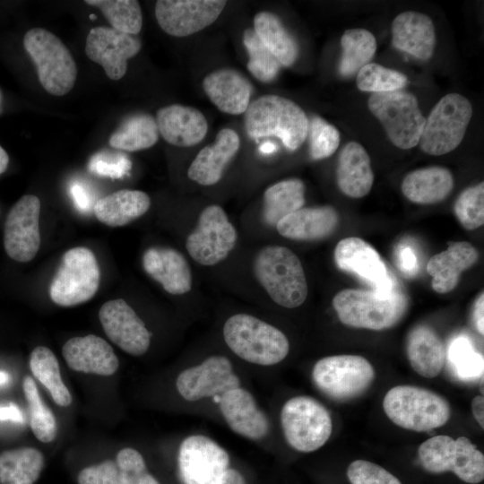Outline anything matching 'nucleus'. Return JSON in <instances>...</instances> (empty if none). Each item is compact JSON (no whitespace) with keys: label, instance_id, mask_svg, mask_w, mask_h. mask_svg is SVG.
<instances>
[{"label":"nucleus","instance_id":"nucleus-1","mask_svg":"<svg viewBox=\"0 0 484 484\" xmlns=\"http://www.w3.org/2000/svg\"><path fill=\"white\" fill-rule=\"evenodd\" d=\"M244 125L247 135L255 141L277 137L289 151L300 147L308 132L304 110L279 95H264L251 102L245 112Z\"/></svg>","mask_w":484,"mask_h":484},{"label":"nucleus","instance_id":"nucleus-2","mask_svg":"<svg viewBox=\"0 0 484 484\" xmlns=\"http://www.w3.org/2000/svg\"><path fill=\"white\" fill-rule=\"evenodd\" d=\"M333 307L345 325L382 331L401 321L407 311L408 299L396 288L386 293L346 289L334 296Z\"/></svg>","mask_w":484,"mask_h":484},{"label":"nucleus","instance_id":"nucleus-3","mask_svg":"<svg viewBox=\"0 0 484 484\" xmlns=\"http://www.w3.org/2000/svg\"><path fill=\"white\" fill-rule=\"evenodd\" d=\"M254 273L270 298L279 306L295 308L308 293L302 264L286 246H266L255 257Z\"/></svg>","mask_w":484,"mask_h":484},{"label":"nucleus","instance_id":"nucleus-4","mask_svg":"<svg viewBox=\"0 0 484 484\" xmlns=\"http://www.w3.org/2000/svg\"><path fill=\"white\" fill-rule=\"evenodd\" d=\"M229 348L242 359L272 366L282 361L290 350L287 336L275 326L247 314H236L224 324Z\"/></svg>","mask_w":484,"mask_h":484},{"label":"nucleus","instance_id":"nucleus-5","mask_svg":"<svg viewBox=\"0 0 484 484\" xmlns=\"http://www.w3.org/2000/svg\"><path fill=\"white\" fill-rule=\"evenodd\" d=\"M383 409L393 423L416 432L442 427L451 417V405L445 397L415 385L391 388L384 397Z\"/></svg>","mask_w":484,"mask_h":484},{"label":"nucleus","instance_id":"nucleus-6","mask_svg":"<svg viewBox=\"0 0 484 484\" xmlns=\"http://www.w3.org/2000/svg\"><path fill=\"white\" fill-rule=\"evenodd\" d=\"M23 45L36 65L40 84L49 94L63 96L73 89L76 64L58 37L48 30L34 28L25 33Z\"/></svg>","mask_w":484,"mask_h":484},{"label":"nucleus","instance_id":"nucleus-7","mask_svg":"<svg viewBox=\"0 0 484 484\" xmlns=\"http://www.w3.org/2000/svg\"><path fill=\"white\" fill-rule=\"evenodd\" d=\"M422 467L431 473L454 472L462 481L477 484L484 479V455L466 436L454 439L438 435L418 449Z\"/></svg>","mask_w":484,"mask_h":484},{"label":"nucleus","instance_id":"nucleus-8","mask_svg":"<svg viewBox=\"0 0 484 484\" xmlns=\"http://www.w3.org/2000/svg\"><path fill=\"white\" fill-rule=\"evenodd\" d=\"M367 106L393 145L409 150L419 144L426 118L412 93L403 90L374 93Z\"/></svg>","mask_w":484,"mask_h":484},{"label":"nucleus","instance_id":"nucleus-9","mask_svg":"<svg viewBox=\"0 0 484 484\" xmlns=\"http://www.w3.org/2000/svg\"><path fill=\"white\" fill-rule=\"evenodd\" d=\"M472 113V105L463 95L444 96L426 118L419 142L420 149L435 156L454 151L462 143Z\"/></svg>","mask_w":484,"mask_h":484},{"label":"nucleus","instance_id":"nucleus-10","mask_svg":"<svg viewBox=\"0 0 484 484\" xmlns=\"http://www.w3.org/2000/svg\"><path fill=\"white\" fill-rule=\"evenodd\" d=\"M281 422L288 444L302 453L322 447L333 430L328 410L317 400L306 395L295 396L284 403Z\"/></svg>","mask_w":484,"mask_h":484},{"label":"nucleus","instance_id":"nucleus-11","mask_svg":"<svg viewBox=\"0 0 484 484\" xmlns=\"http://www.w3.org/2000/svg\"><path fill=\"white\" fill-rule=\"evenodd\" d=\"M372 364L359 355H334L319 359L312 377L315 386L335 401L358 398L367 392L375 380Z\"/></svg>","mask_w":484,"mask_h":484},{"label":"nucleus","instance_id":"nucleus-12","mask_svg":"<svg viewBox=\"0 0 484 484\" xmlns=\"http://www.w3.org/2000/svg\"><path fill=\"white\" fill-rule=\"evenodd\" d=\"M99 283V268L93 252L83 246L73 247L63 255L49 287V296L58 306H76L90 300Z\"/></svg>","mask_w":484,"mask_h":484},{"label":"nucleus","instance_id":"nucleus-13","mask_svg":"<svg viewBox=\"0 0 484 484\" xmlns=\"http://www.w3.org/2000/svg\"><path fill=\"white\" fill-rule=\"evenodd\" d=\"M237 239V230L225 211L212 204L202 211L196 227L186 238V248L196 263L212 266L228 257Z\"/></svg>","mask_w":484,"mask_h":484},{"label":"nucleus","instance_id":"nucleus-14","mask_svg":"<svg viewBox=\"0 0 484 484\" xmlns=\"http://www.w3.org/2000/svg\"><path fill=\"white\" fill-rule=\"evenodd\" d=\"M177 462L184 484H220L229 456L211 438L193 435L181 443Z\"/></svg>","mask_w":484,"mask_h":484},{"label":"nucleus","instance_id":"nucleus-15","mask_svg":"<svg viewBox=\"0 0 484 484\" xmlns=\"http://www.w3.org/2000/svg\"><path fill=\"white\" fill-rule=\"evenodd\" d=\"M40 201L23 195L11 208L4 226V246L10 258L20 263L32 260L40 246Z\"/></svg>","mask_w":484,"mask_h":484},{"label":"nucleus","instance_id":"nucleus-16","mask_svg":"<svg viewBox=\"0 0 484 484\" xmlns=\"http://www.w3.org/2000/svg\"><path fill=\"white\" fill-rule=\"evenodd\" d=\"M226 4L221 0H159L155 16L166 33L187 37L214 22Z\"/></svg>","mask_w":484,"mask_h":484},{"label":"nucleus","instance_id":"nucleus-17","mask_svg":"<svg viewBox=\"0 0 484 484\" xmlns=\"http://www.w3.org/2000/svg\"><path fill=\"white\" fill-rule=\"evenodd\" d=\"M239 385L230 360L220 355L209 357L201 364L185 369L176 381L179 394L191 402L220 396Z\"/></svg>","mask_w":484,"mask_h":484},{"label":"nucleus","instance_id":"nucleus-18","mask_svg":"<svg viewBox=\"0 0 484 484\" xmlns=\"http://www.w3.org/2000/svg\"><path fill=\"white\" fill-rule=\"evenodd\" d=\"M141 41L131 35L109 27H94L86 38L85 53L94 63L101 65L111 79H121L127 70V60L137 55Z\"/></svg>","mask_w":484,"mask_h":484},{"label":"nucleus","instance_id":"nucleus-19","mask_svg":"<svg viewBox=\"0 0 484 484\" xmlns=\"http://www.w3.org/2000/svg\"><path fill=\"white\" fill-rule=\"evenodd\" d=\"M334 260L339 269L356 274L374 290L386 293L396 288L379 254L359 238L340 240L334 250Z\"/></svg>","mask_w":484,"mask_h":484},{"label":"nucleus","instance_id":"nucleus-20","mask_svg":"<svg viewBox=\"0 0 484 484\" xmlns=\"http://www.w3.org/2000/svg\"><path fill=\"white\" fill-rule=\"evenodd\" d=\"M99 318L108 339L134 356L144 354L151 343V333L134 310L122 298L106 302Z\"/></svg>","mask_w":484,"mask_h":484},{"label":"nucleus","instance_id":"nucleus-21","mask_svg":"<svg viewBox=\"0 0 484 484\" xmlns=\"http://www.w3.org/2000/svg\"><path fill=\"white\" fill-rule=\"evenodd\" d=\"M62 353L67 366L76 372L111 376L119 366L112 347L94 334L69 339L64 344Z\"/></svg>","mask_w":484,"mask_h":484},{"label":"nucleus","instance_id":"nucleus-22","mask_svg":"<svg viewBox=\"0 0 484 484\" xmlns=\"http://www.w3.org/2000/svg\"><path fill=\"white\" fill-rule=\"evenodd\" d=\"M220 409L229 427L251 440H260L269 432L266 415L258 408L254 396L241 387L220 396Z\"/></svg>","mask_w":484,"mask_h":484},{"label":"nucleus","instance_id":"nucleus-23","mask_svg":"<svg viewBox=\"0 0 484 484\" xmlns=\"http://www.w3.org/2000/svg\"><path fill=\"white\" fill-rule=\"evenodd\" d=\"M155 120L163 139L178 147L196 145L208 131L203 114L188 106L173 104L163 107L157 111Z\"/></svg>","mask_w":484,"mask_h":484},{"label":"nucleus","instance_id":"nucleus-24","mask_svg":"<svg viewBox=\"0 0 484 484\" xmlns=\"http://www.w3.org/2000/svg\"><path fill=\"white\" fill-rule=\"evenodd\" d=\"M436 42L435 25L427 14L406 11L393 19L392 43L395 48L426 61L432 56Z\"/></svg>","mask_w":484,"mask_h":484},{"label":"nucleus","instance_id":"nucleus-25","mask_svg":"<svg viewBox=\"0 0 484 484\" xmlns=\"http://www.w3.org/2000/svg\"><path fill=\"white\" fill-rule=\"evenodd\" d=\"M240 146L238 134L230 128L221 129L214 143L203 147L191 162L188 177L202 186L218 183Z\"/></svg>","mask_w":484,"mask_h":484},{"label":"nucleus","instance_id":"nucleus-26","mask_svg":"<svg viewBox=\"0 0 484 484\" xmlns=\"http://www.w3.org/2000/svg\"><path fill=\"white\" fill-rule=\"evenodd\" d=\"M145 272L172 295H183L192 288V272L184 255L169 247H151L143 255Z\"/></svg>","mask_w":484,"mask_h":484},{"label":"nucleus","instance_id":"nucleus-27","mask_svg":"<svg viewBox=\"0 0 484 484\" xmlns=\"http://www.w3.org/2000/svg\"><path fill=\"white\" fill-rule=\"evenodd\" d=\"M203 88L210 100L230 115L245 113L250 104L253 86L239 72L223 68L207 74Z\"/></svg>","mask_w":484,"mask_h":484},{"label":"nucleus","instance_id":"nucleus-28","mask_svg":"<svg viewBox=\"0 0 484 484\" xmlns=\"http://www.w3.org/2000/svg\"><path fill=\"white\" fill-rule=\"evenodd\" d=\"M336 182L339 189L351 198H361L370 192L374 173L370 157L360 143L349 142L340 151Z\"/></svg>","mask_w":484,"mask_h":484},{"label":"nucleus","instance_id":"nucleus-29","mask_svg":"<svg viewBox=\"0 0 484 484\" xmlns=\"http://www.w3.org/2000/svg\"><path fill=\"white\" fill-rule=\"evenodd\" d=\"M339 216L331 206L307 207L288 214L276 224L279 234L293 240H316L330 236Z\"/></svg>","mask_w":484,"mask_h":484},{"label":"nucleus","instance_id":"nucleus-30","mask_svg":"<svg viewBox=\"0 0 484 484\" xmlns=\"http://www.w3.org/2000/svg\"><path fill=\"white\" fill-rule=\"evenodd\" d=\"M477 249L469 242L453 243L446 250L433 255L427 271L433 277V290L440 294L452 291L458 284L461 273L475 264Z\"/></svg>","mask_w":484,"mask_h":484},{"label":"nucleus","instance_id":"nucleus-31","mask_svg":"<svg viewBox=\"0 0 484 484\" xmlns=\"http://www.w3.org/2000/svg\"><path fill=\"white\" fill-rule=\"evenodd\" d=\"M408 360L412 369L426 378H434L443 370L445 349L438 334L427 325L414 327L406 343Z\"/></svg>","mask_w":484,"mask_h":484},{"label":"nucleus","instance_id":"nucleus-32","mask_svg":"<svg viewBox=\"0 0 484 484\" xmlns=\"http://www.w3.org/2000/svg\"><path fill=\"white\" fill-rule=\"evenodd\" d=\"M454 187L449 169L433 166L410 172L402 180V192L410 201L430 204L443 201Z\"/></svg>","mask_w":484,"mask_h":484},{"label":"nucleus","instance_id":"nucleus-33","mask_svg":"<svg viewBox=\"0 0 484 484\" xmlns=\"http://www.w3.org/2000/svg\"><path fill=\"white\" fill-rule=\"evenodd\" d=\"M150 206L151 199L146 193L123 189L99 199L93 205V212L103 224L121 227L143 216Z\"/></svg>","mask_w":484,"mask_h":484},{"label":"nucleus","instance_id":"nucleus-34","mask_svg":"<svg viewBox=\"0 0 484 484\" xmlns=\"http://www.w3.org/2000/svg\"><path fill=\"white\" fill-rule=\"evenodd\" d=\"M253 30L281 66L289 67L295 63L298 56V43L277 15L266 11L256 13Z\"/></svg>","mask_w":484,"mask_h":484},{"label":"nucleus","instance_id":"nucleus-35","mask_svg":"<svg viewBox=\"0 0 484 484\" xmlns=\"http://www.w3.org/2000/svg\"><path fill=\"white\" fill-rule=\"evenodd\" d=\"M43 454L34 447H20L0 454V484H34L44 468Z\"/></svg>","mask_w":484,"mask_h":484},{"label":"nucleus","instance_id":"nucleus-36","mask_svg":"<svg viewBox=\"0 0 484 484\" xmlns=\"http://www.w3.org/2000/svg\"><path fill=\"white\" fill-rule=\"evenodd\" d=\"M305 185L298 178L282 180L269 186L264 194V221L270 226L303 207Z\"/></svg>","mask_w":484,"mask_h":484},{"label":"nucleus","instance_id":"nucleus-37","mask_svg":"<svg viewBox=\"0 0 484 484\" xmlns=\"http://www.w3.org/2000/svg\"><path fill=\"white\" fill-rule=\"evenodd\" d=\"M155 118L147 113H136L126 117L110 135L111 147L126 151H137L153 146L159 139Z\"/></svg>","mask_w":484,"mask_h":484},{"label":"nucleus","instance_id":"nucleus-38","mask_svg":"<svg viewBox=\"0 0 484 484\" xmlns=\"http://www.w3.org/2000/svg\"><path fill=\"white\" fill-rule=\"evenodd\" d=\"M30 369L57 405L68 407L72 403L73 398L63 382L58 360L50 349L36 347L30 355Z\"/></svg>","mask_w":484,"mask_h":484},{"label":"nucleus","instance_id":"nucleus-39","mask_svg":"<svg viewBox=\"0 0 484 484\" xmlns=\"http://www.w3.org/2000/svg\"><path fill=\"white\" fill-rule=\"evenodd\" d=\"M341 56L339 73L343 77H350L367 64L370 63L376 51L375 36L365 29H350L341 38Z\"/></svg>","mask_w":484,"mask_h":484},{"label":"nucleus","instance_id":"nucleus-40","mask_svg":"<svg viewBox=\"0 0 484 484\" xmlns=\"http://www.w3.org/2000/svg\"><path fill=\"white\" fill-rule=\"evenodd\" d=\"M85 3L99 8L114 30L131 35L140 32L143 15L138 1L87 0Z\"/></svg>","mask_w":484,"mask_h":484},{"label":"nucleus","instance_id":"nucleus-41","mask_svg":"<svg viewBox=\"0 0 484 484\" xmlns=\"http://www.w3.org/2000/svg\"><path fill=\"white\" fill-rule=\"evenodd\" d=\"M22 389L28 402L30 425L33 434L43 443L53 441L56 436V418L43 402L31 376H26L23 378Z\"/></svg>","mask_w":484,"mask_h":484},{"label":"nucleus","instance_id":"nucleus-42","mask_svg":"<svg viewBox=\"0 0 484 484\" xmlns=\"http://www.w3.org/2000/svg\"><path fill=\"white\" fill-rule=\"evenodd\" d=\"M409 81L405 74L376 63H368L357 73V87L362 91L385 93L406 87Z\"/></svg>","mask_w":484,"mask_h":484},{"label":"nucleus","instance_id":"nucleus-43","mask_svg":"<svg viewBox=\"0 0 484 484\" xmlns=\"http://www.w3.org/2000/svg\"><path fill=\"white\" fill-rule=\"evenodd\" d=\"M243 43L248 54V71L260 82L272 81L277 76L281 65L265 48L253 29L244 31Z\"/></svg>","mask_w":484,"mask_h":484},{"label":"nucleus","instance_id":"nucleus-44","mask_svg":"<svg viewBox=\"0 0 484 484\" xmlns=\"http://www.w3.org/2000/svg\"><path fill=\"white\" fill-rule=\"evenodd\" d=\"M454 213L462 226L472 230L484 223V184L463 190L454 203Z\"/></svg>","mask_w":484,"mask_h":484},{"label":"nucleus","instance_id":"nucleus-45","mask_svg":"<svg viewBox=\"0 0 484 484\" xmlns=\"http://www.w3.org/2000/svg\"><path fill=\"white\" fill-rule=\"evenodd\" d=\"M449 359L454 372L463 380L478 378L483 374V358L477 353L464 337L453 341L449 350Z\"/></svg>","mask_w":484,"mask_h":484},{"label":"nucleus","instance_id":"nucleus-46","mask_svg":"<svg viewBox=\"0 0 484 484\" xmlns=\"http://www.w3.org/2000/svg\"><path fill=\"white\" fill-rule=\"evenodd\" d=\"M309 151L315 160L333 155L340 144L338 129L319 117H313L308 123Z\"/></svg>","mask_w":484,"mask_h":484},{"label":"nucleus","instance_id":"nucleus-47","mask_svg":"<svg viewBox=\"0 0 484 484\" xmlns=\"http://www.w3.org/2000/svg\"><path fill=\"white\" fill-rule=\"evenodd\" d=\"M116 462L119 473V484H160L146 468L143 455L135 449H121Z\"/></svg>","mask_w":484,"mask_h":484},{"label":"nucleus","instance_id":"nucleus-48","mask_svg":"<svg viewBox=\"0 0 484 484\" xmlns=\"http://www.w3.org/2000/svg\"><path fill=\"white\" fill-rule=\"evenodd\" d=\"M350 484H402L385 468L366 460L352 462L347 470Z\"/></svg>","mask_w":484,"mask_h":484},{"label":"nucleus","instance_id":"nucleus-49","mask_svg":"<svg viewBox=\"0 0 484 484\" xmlns=\"http://www.w3.org/2000/svg\"><path fill=\"white\" fill-rule=\"evenodd\" d=\"M131 167L128 157L121 152L101 151L92 156L89 163L91 172L113 178L124 177Z\"/></svg>","mask_w":484,"mask_h":484},{"label":"nucleus","instance_id":"nucleus-50","mask_svg":"<svg viewBox=\"0 0 484 484\" xmlns=\"http://www.w3.org/2000/svg\"><path fill=\"white\" fill-rule=\"evenodd\" d=\"M78 484H119L117 462L105 460L82 469L78 475Z\"/></svg>","mask_w":484,"mask_h":484},{"label":"nucleus","instance_id":"nucleus-51","mask_svg":"<svg viewBox=\"0 0 484 484\" xmlns=\"http://www.w3.org/2000/svg\"><path fill=\"white\" fill-rule=\"evenodd\" d=\"M398 265L406 275H412L418 268L416 254L410 246H402L399 248L397 255Z\"/></svg>","mask_w":484,"mask_h":484},{"label":"nucleus","instance_id":"nucleus-52","mask_svg":"<svg viewBox=\"0 0 484 484\" xmlns=\"http://www.w3.org/2000/svg\"><path fill=\"white\" fill-rule=\"evenodd\" d=\"M70 194L79 211L84 212L90 211L91 207V198L90 193L83 185L78 182L73 183L70 186Z\"/></svg>","mask_w":484,"mask_h":484},{"label":"nucleus","instance_id":"nucleus-53","mask_svg":"<svg viewBox=\"0 0 484 484\" xmlns=\"http://www.w3.org/2000/svg\"><path fill=\"white\" fill-rule=\"evenodd\" d=\"M0 421H12L22 424L24 422V417L19 406L10 402L0 405Z\"/></svg>","mask_w":484,"mask_h":484},{"label":"nucleus","instance_id":"nucleus-54","mask_svg":"<svg viewBox=\"0 0 484 484\" xmlns=\"http://www.w3.org/2000/svg\"><path fill=\"white\" fill-rule=\"evenodd\" d=\"M484 313V295L481 293L474 303L473 308V322L477 331L483 335V314Z\"/></svg>","mask_w":484,"mask_h":484},{"label":"nucleus","instance_id":"nucleus-55","mask_svg":"<svg viewBox=\"0 0 484 484\" xmlns=\"http://www.w3.org/2000/svg\"><path fill=\"white\" fill-rule=\"evenodd\" d=\"M471 411L479 425L484 428V397L477 395L471 401Z\"/></svg>","mask_w":484,"mask_h":484},{"label":"nucleus","instance_id":"nucleus-56","mask_svg":"<svg viewBox=\"0 0 484 484\" xmlns=\"http://www.w3.org/2000/svg\"><path fill=\"white\" fill-rule=\"evenodd\" d=\"M220 484H246L241 473L235 469H228Z\"/></svg>","mask_w":484,"mask_h":484},{"label":"nucleus","instance_id":"nucleus-57","mask_svg":"<svg viewBox=\"0 0 484 484\" xmlns=\"http://www.w3.org/2000/svg\"><path fill=\"white\" fill-rule=\"evenodd\" d=\"M258 150L262 154L269 155L275 152L277 150V147L272 142L265 141L261 143Z\"/></svg>","mask_w":484,"mask_h":484},{"label":"nucleus","instance_id":"nucleus-58","mask_svg":"<svg viewBox=\"0 0 484 484\" xmlns=\"http://www.w3.org/2000/svg\"><path fill=\"white\" fill-rule=\"evenodd\" d=\"M8 163L9 156L4 149L0 145V175L6 170Z\"/></svg>","mask_w":484,"mask_h":484},{"label":"nucleus","instance_id":"nucleus-59","mask_svg":"<svg viewBox=\"0 0 484 484\" xmlns=\"http://www.w3.org/2000/svg\"><path fill=\"white\" fill-rule=\"evenodd\" d=\"M11 382V375L0 370V386L7 385Z\"/></svg>","mask_w":484,"mask_h":484},{"label":"nucleus","instance_id":"nucleus-60","mask_svg":"<svg viewBox=\"0 0 484 484\" xmlns=\"http://www.w3.org/2000/svg\"><path fill=\"white\" fill-rule=\"evenodd\" d=\"M2 106H3V94L0 90V113L2 112Z\"/></svg>","mask_w":484,"mask_h":484},{"label":"nucleus","instance_id":"nucleus-61","mask_svg":"<svg viewBox=\"0 0 484 484\" xmlns=\"http://www.w3.org/2000/svg\"><path fill=\"white\" fill-rule=\"evenodd\" d=\"M90 17L91 19H94L95 15L91 14Z\"/></svg>","mask_w":484,"mask_h":484}]
</instances>
